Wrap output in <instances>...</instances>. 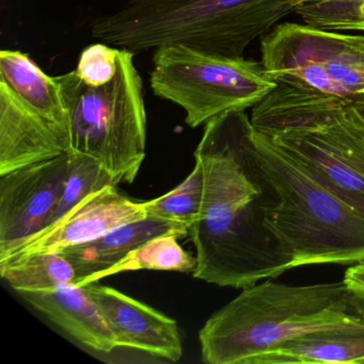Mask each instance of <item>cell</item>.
<instances>
[{"mask_svg":"<svg viewBox=\"0 0 364 364\" xmlns=\"http://www.w3.org/2000/svg\"><path fill=\"white\" fill-rule=\"evenodd\" d=\"M107 317L121 346L169 361L182 358L178 323L155 309L97 282L84 285Z\"/></svg>","mask_w":364,"mask_h":364,"instance_id":"11","label":"cell"},{"mask_svg":"<svg viewBox=\"0 0 364 364\" xmlns=\"http://www.w3.org/2000/svg\"><path fill=\"white\" fill-rule=\"evenodd\" d=\"M146 216L144 202L133 201L121 195L117 185H109L91 193L52 227L0 255V264L20 261L31 255L60 253Z\"/></svg>","mask_w":364,"mask_h":364,"instance_id":"10","label":"cell"},{"mask_svg":"<svg viewBox=\"0 0 364 364\" xmlns=\"http://www.w3.org/2000/svg\"><path fill=\"white\" fill-rule=\"evenodd\" d=\"M70 153L0 176V255L50 225L69 173Z\"/></svg>","mask_w":364,"mask_h":364,"instance_id":"9","label":"cell"},{"mask_svg":"<svg viewBox=\"0 0 364 364\" xmlns=\"http://www.w3.org/2000/svg\"><path fill=\"white\" fill-rule=\"evenodd\" d=\"M250 121L364 215V118L350 97L278 84Z\"/></svg>","mask_w":364,"mask_h":364,"instance_id":"4","label":"cell"},{"mask_svg":"<svg viewBox=\"0 0 364 364\" xmlns=\"http://www.w3.org/2000/svg\"><path fill=\"white\" fill-rule=\"evenodd\" d=\"M343 281L364 315V261L349 266Z\"/></svg>","mask_w":364,"mask_h":364,"instance_id":"23","label":"cell"},{"mask_svg":"<svg viewBox=\"0 0 364 364\" xmlns=\"http://www.w3.org/2000/svg\"><path fill=\"white\" fill-rule=\"evenodd\" d=\"M173 235L152 238L132 251L116 265L104 272L101 279L137 270L189 272L195 270L197 259L185 250Z\"/></svg>","mask_w":364,"mask_h":364,"instance_id":"18","label":"cell"},{"mask_svg":"<svg viewBox=\"0 0 364 364\" xmlns=\"http://www.w3.org/2000/svg\"><path fill=\"white\" fill-rule=\"evenodd\" d=\"M350 99L355 107L357 108L358 112H359L364 118V93L355 95V97H351Z\"/></svg>","mask_w":364,"mask_h":364,"instance_id":"24","label":"cell"},{"mask_svg":"<svg viewBox=\"0 0 364 364\" xmlns=\"http://www.w3.org/2000/svg\"><path fill=\"white\" fill-rule=\"evenodd\" d=\"M364 364V327L310 332L257 355L252 364Z\"/></svg>","mask_w":364,"mask_h":364,"instance_id":"16","label":"cell"},{"mask_svg":"<svg viewBox=\"0 0 364 364\" xmlns=\"http://www.w3.org/2000/svg\"><path fill=\"white\" fill-rule=\"evenodd\" d=\"M195 159L203 168L204 196L201 216L188 229L193 277L242 289L291 270V259L265 225L276 193L257 156L250 118L233 110L206 123Z\"/></svg>","mask_w":364,"mask_h":364,"instance_id":"1","label":"cell"},{"mask_svg":"<svg viewBox=\"0 0 364 364\" xmlns=\"http://www.w3.org/2000/svg\"><path fill=\"white\" fill-rule=\"evenodd\" d=\"M203 196V168L195 159L191 174L169 193L144 202V210L148 216L182 223L189 229L201 216Z\"/></svg>","mask_w":364,"mask_h":364,"instance_id":"19","label":"cell"},{"mask_svg":"<svg viewBox=\"0 0 364 364\" xmlns=\"http://www.w3.org/2000/svg\"><path fill=\"white\" fill-rule=\"evenodd\" d=\"M18 294L85 346L106 353L122 347L107 317L85 287L63 285Z\"/></svg>","mask_w":364,"mask_h":364,"instance_id":"13","label":"cell"},{"mask_svg":"<svg viewBox=\"0 0 364 364\" xmlns=\"http://www.w3.org/2000/svg\"><path fill=\"white\" fill-rule=\"evenodd\" d=\"M261 53L277 84L340 97L364 93V36L283 23L262 39Z\"/></svg>","mask_w":364,"mask_h":364,"instance_id":"8","label":"cell"},{"mask_svg":"<svg viewBox=\"0 0 364 364\" xmlns=\"http://www.w3.org/2000/svg\"><path fill=\"white\" fill-rule=\"evenodd\" d=\"M295 14L317 28L364 31V0H298Z\"/></svg>","mask_w":364,"mask_h":364,"instance_id":"21","label":"cell"},{"mask_svg":"<svg viewBox=\"0 0 364 364\" xmlns=\"http://www.w3.org/2000/svg\"><path fill=\"white\" fill-rule=\"evenodd\" d=\"M0 82H5L33 112L71 139L69 112L60 86L28 55L20 50H1Z\"/></svg>","mask_w":364,"mask_h":364,"instance_id":"15","label":"cell"},{"mask_svg":"<svg viewBox=\"0 0 364 364\" xmlns=\"http://www.w3.org/2000/svg\"><path fill=\"white\" fill-rule=\"evenodd\" d=\"M298 0H127L95 18V39L134 54L164 46H188L242 58L257 38L289 14Z\"/></svg>","mask_w":364,"mask_h":364,"instance_id":"3","label":"cell"},{"mask_svg":"<svg viewBox=\"0 0 364 364\" xmlns=\"http://www.w3.org/2000/svg\"><path fill=\"white\" fill-rule=\"evenodd\" d=\"M70 152L71 139L0 82V176Z\"/></svg>","mask_w":364,"mask_h":364,"instance_id":"12","label":"cell"},{"mask_svg":"<svg viewBox=\"0 0 364 364\" xmlns=\"http://www.w3.org/2000/svg\"><path fill=\"white\" fill-rule=\"evenodd\" d=\"M131 50L121 48L108 84H85L75 71L56 76L70 118L72 152L97 159L117 185L132 184L146 159L144 82Z\"/></svg>","mask_w":364,"mask_h":364,"instance_id":"6","label":"cell"},{"mask_svg":"<svg viewBox=\"0 0 364 364\" xmlns=\"http://www.w3.org/2000/svg\"><path fill=\"white\" fill-rule=\"evenodd\" d=\"M364 327L344 281L289 285L266 279L242 289L199 332L202 361L252 364L267 349L310 332Z\"/></svg>","mask_w":364,"mask_h":364,"instance_id":"2","label":"cell"},{"mask_svg":"<svg viewBox=\"0 0 364 364\" xmlns=\"http://www.w3.org/2000/svg\"><path fill=\"white\" fill-rule=\"evenodd\" d=\"M120 50L106 43L91 44L80 56L75 72L78 77L89 86L108 84L118 71Z\"/></svg>","mask_w":364,"mask_h":364,"instance_id":"22","label":"cell"},{"mask_svg":"<svg viewBox=\"0 0 364 364\" xmlns=\"http://www.w3.org/2000/svg\"><path fill=\"white\" fill-rule=\"evenodd\" d=\"M150 86L156 97L185 112L191 129L228 112L253 108L277 87L261 63L184 46L157 48Z\"/></svg>","mask_w":364,"mask_h":364,"instance_id":"7","label":"cell"},{"mask_svg":"<svg viewBox=\"0 0 364 364\" xmlns=\"http://www.w3.org/2000/svg\"><path fill=\"white\" fill-rule=\"evenodd\" d=\"M0 276L14 291H44L75 284L73 265L61 253L31 255L0 264Z\"/></svg>","mask_w":364,"mask_h":364,"instance_id":"17","label":"cell"},{"mask_svg":"<svg viewBox=\"0 0 364 364\" xmlns=\"http://www.w3.org/2000/svg\"><path fill=\"white\" fill-rule=\"evenodd\" d=\"M109 185L117 184L100 161L82 153H70L69 173L65 181V188L54 216L50 225L44 230L55 225L59 219L63 218L91 193L101 191Z\"/></svg>","mask_w":364,"mask_h":364,"instance_id":"20","label":"cell"},{"mask_svg":"<svg viewBox=\"0 0 364 364\" xmlns=\"http://www.w3.org/2000/svg\"><path fill=\"white\" fill-rule=\"evenodd\" d=\"M188 235V228L182 223L148 216L110 230L97 240L60 252L75 270V285L84 287L97 282L106 270L124 259L144 242L159 236Z\"/></svg>","mask_w":364,"mask_h":364,"instance_id":"14","label":"cell"},{"mask_svg":"<svg viewBox=\"0 0 364 364\" xmlns=\"http://www.w3.org/2000/svg\"><path fill=\"white\" fill-rule=\"evenodd\" d=\"M253 140L276 193L265 225L291 259V269L364 261V215L255 127Z\"/></svg>","mask_w":364,"mask_h":364,"instance_id":"5","label":"cell"}]
</instances>
